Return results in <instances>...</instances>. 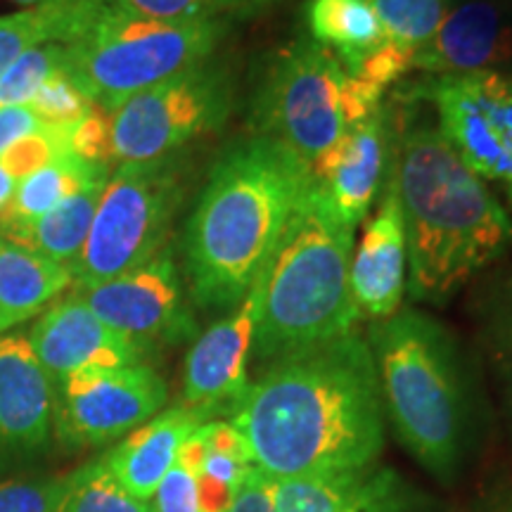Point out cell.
Masks as SVG:
<instances>
[{
    "mask_svg": "<svg viewBox=\"0 0 512 512\" xmlns=\"http://www.w3.org/2000/svg\"><path fill=\"white\" fill-rule=\"evenodd\" d=\"M230 422L259 472L309 479L380 460L387 420L368 339L358 332L264 368Z\"/></svg>",
    "mask_w": 512,
    "mask_h": 512,
    "instance_id": "6da1fadb",
    "label": "cell"
},
{
    "mask_svg": "<svg viewBox=\"0 0 512 512\" xmlns=\"http://www.w3.org/2000/svg\"><path fill=\"white\" fill-rule=\"evenodd\" d=\"M313 185L311 169L271 138L233 140L211 164L183 228L192 304L233 311L266 271Z\"/></svg>",
    "mask_w": 512,
    "mask_h": 512,
    "instance_id": "7a4b0ae2",
    "label": "cell"
},
{
    "mask_svg": "<svg viewBox=\"0 0 512 512\" xmlns=\"http://www.w3.org/2000/svg\"><path fill=\"white\" fill-rule=\"evenodd\" d=\"M408 247L406 292L441 306L512 249V216L444 133L415 126L392 169Z\"/></svg>",
    "mask_w": 512,
    "mask_h": 512,
    "instance_id": "3957f363",
    "label": "cell"
},
{
    "mask_svg": "<svg viewBox=\"0 0 512 512\" xmlns=\"http://www.w3.org/2000/svg\"><path fill=\"white\" fill-rule=\"evenodd\" d=\"M366 339L384 420L427 475L451 484L475 439V394L456 337L430 313L399 309Z\"/></svg>",
    "mask_w": 512,
    "mask_h": 512,
    "instance_id": "277c9868",
    "label": "cell"
},
{
    "mask_svg": "<svg viewBox=\"0 0 512 512\" xmlns=\"http://www.w3.org/2000/svg\"><path fill=\"white\" fill-rule=\"evenodd\" d=\"M354 230L313 185L261 275L252 354L271 366L356 332L349 283Z\"/></svg>",
    "mask_w": 512,
    "mask_h": 512,
    "instance_id": "5b68a950",
    "label": "cell"
},
{
    "mask_svg": "<svg viewBox=\"0 0 512 512\" xmlns=\"http://www.w3.org/2000/svg\"><path fill=\"white\" fill-rule=\"evenodd\" d=\"M233 24L157 19L100 3L86 27L64 43L69 74L100 110L114 107L214 57Z\"/></svg>",
    "mask_w": 512,
    "mask_h": 512,
    "instance_id": "8992f818",
    "label": "cell"
},
{
    "mask_svg": "<svg viewBox=\"0 0 512 512\" xmlns=\"http://www.w3.org/2000/svg\"><path fill=\"white\" fill-rule=\"evenodd\" d=\"M185 195L188 166L181 155L119 164L102 190L86 245L69 266L76 290L119 278L169 245Z\"/></svg>",
    "mask_w": 512,
    "mask_h": 512,
    "instance_id": "52a82bcc",
    "label": "cell"
},
{
    "mask_svg": "<svg viewBox=\"0 0 512 512\" xmlns=\"http://www.w3.org/2000/svg\"><path fill=\"white\" fill-rule=\"evenodd\" d=\"M344 79L347 69L339 57L313 38L273 50L249 95V136L290 147L311 169L347 133L339 107Z\"/></svg>",
    "mask_w": 512,
    "mask_h": 512,
    "instance_id": "ba28073f",
    "label": "cell"
},
{
    "mask_svg": "<svg viewBox=\"0 0 512 512\" xmlns=\"http://www.w3.org/2000/svg\"><path fill=\"white\" fill-rule=\"evenodd\" d=\"M238 102L233 67L207 60L140 91L110 114V164L152 162L221 131Z\"/></svg>",
    "mask_w": 512,
    "mask_h": 512,
    "instance_id": "9c48e42d",
    "label": "cell"
},
{
    "mask_svg": "<svg viewBox=\"0 0 512 512\" xmlns=\"http://www.w3.org/2000/svg\"><path fill=\"white\" fill-rule=\"evenodd\" d=\"M413 95L432 102L439 131L484 183L503 192L512 211V74L434 76Z\"/></svg>",
    "mask_w": 512,
    "mask_h": 512,
    "instance_id": "30bf717a",
    "label": "cell"
},
{
    "mask_svg": "<svg viewBox=\"0 0 512 512\" xmlns=\"http://www.w3.org/2000/svg\"><path fill=\"white\" fill-rule=\"evenodd\" d=\"M166 401V380L147 363L83 368L55 387L53 430L64 446L98 448L138 430Z\"/></svg>",
    "mask_w": 512,
    "mask_h": 512,
    "instance_id": "8fae6325",
    "label": "cell"
},
{
    "mask_svg": "<svg viewBox=\"0 0 512 512\" xmlns=\"http://www.w3.org/2000/svg\"><path fill=\"white\" fill-rule=\"evenodd\" d=\"M74 294L147 354L200 335L171 242L133 271Z\"/></svg>",
    "mask_w": 512,
    "mask_h": 512,
    "instance_id": "7c38bea8",
    "label": "cell"
},
{
    "mask_svg": "<svg viewBox=\"0 0 512 512\" xmlns=\"http://www.w3.org/2000/svg\"><path fill=\"white\" fill-rule=\"evenodd\" d=\"M261 278L228 316L195 337L185 356L181 403L207 420L238 411L249 392L254 330L259 320Z\"/></svg>",
    "mask_w": 512,
    "mask_h": 512,
    "instance_id": "4fadbf2b",
    "label": "cell"
},
{
    "mask_svg": "<svg viewBox=\"0 0 512 512\" xmlns=\"http://www.w3.org/2000/svg\"><path fill=\"white\" fill-rule=\"evenodd\" d=\"M55 387L22 335L0 337V477L22 470L50 444Z\"/></svg>",
    "mask_w": 512,
    "mask_h": 512,
    "instance_id": "5bb4252c",
    "label": "cell"
},
{
    "mask_svg": "<svg viewBox=\"0 0 512 512\" xmlns=\"http://www.w3.org/2000/svg\"><path fill=\"white\" fill-rule=\"evenodd\" d=\"M512 67V12L505 0H458L427 43L415 50L413 69L434 76L508 72Z\"/></svg>",
    "mask_w": 512,
    "mask_h": 512,
    "instance_id": "9a60e30c",
    "label": "cell"
},
{
    "mask_svg": "<svg viewBox=\"0 0 512 512\" xmlns=\"http://www.w3.org/2000/svg\"><path fill=\"white\" fill-rule=\"evenodd\" d=\"M27 339L53 387L76 370L138 366L150 356L95 316L76 294L50 306Z\"/></svg>",
    "mask_w": 512,
    "mask_h": 512,
    "instance_id": "2e32d148",
    "label": "cell"
},
{
    "mask_svg": "<svg viewBox=\"0 0 512 512\" xmlns=\"http://www.w3.org/2000/svg\"><path fill=\"white\" fill-rule=\"evenodd\" d=\"M278 512H444L394 467L380 460L351 472L309 479H273Z\"/></svg>",
    "mask_w": 512,
    "mask_h": 512,
    "instance_id": "e0dca14e",
    "label": "cell"
},
{
    "mask_svg": "<svg viewBox=\"0 0 512 512\" xmlns=\"http://www.w3.org/2000/svg\"><path fill=\"white\" fill-rule=\"evenodd\" d=\"M408 278V247L394 176L366 233L351 254L349 283L361 318L377 323L401 309Z\"/></svg>",
    "mask_w": 512,
    "mask_h": 512,
    "instance_id": "ac0fdd59",
    "label": "cell"
},
{
    "mask_svg": "<svg viewBox=\"0 0 512 512\" xmlns=\"http://www.w3.org/2000/svg\"><path fill=\"white\" fill-rule=\"evenodd\" d=\"M204 422H209L204 415L176 403L119 439L102 458L128 494L150 503L166 472L176 465L185 439Z\"/></svg>",
    "mask_w": 512,
    "mask_h": 512,
    "instance_id": "d6986e66",
    "label": "cell"
},
{
    "mask_svg": "<svg viewBox=\"0 0 512 512\" xmlns=\"http://www.w3.org/2000/svg\"><path fill=\"white\" fill-rule=\"evenodd\" d=\"M387 157L389 121L382 105L373 117L347 128V133L339 138L337 166L323 183H316L347 226L356 228L373 207Z\"/></svg>",
    "mask_w": 512,
    "mask_h": 512,
    "instance_id": "ffe728a7",
    "label": "cell"
},
{
    "mask_svg": "<svg viewBox=\"0 0 512 512\" xmlns=\"http://www.w3.org/2000/svg\"><path fill=\"white\" fill-rule=\"evenodd\" d=\"M72 285V268L0 235V332L36 316Z\"/></svg>",
    "mask_w": 512,
    "mask_h": 512,
    "instance_id": "44dd1931",
    "label": "cell"
},
{
    "mask_svg": "<svg viewBox=\"0 0 512 512\" xmlns=\"http://www.w3.org/2000/svg\"><path fill=\"white\" fill-rule=\"evenodd\" d=\"M110 166L88 162L74 152H64L53 162L34 171V174L17 181L12 197L0 214V230L27 226L41 219L43 214L60 207L64 200L74 197L76 192L91 188L93 183L110 178Z\"/></svg>",
    "mask_w": 512,
    "mask_h": 512,
    "instance_id": "7402d4cb",
    "label": "cell"
},
{
    "mask_svg": "<svg viewBox=\"0 0 512 512\" xmlns=\"http://www.w3.org/2000/svg\"><path fill=\"white\" fill-rule=\"evenodd\" d=\"M105 183L107 178L93 183L91 188L76 192L74 197L64 200L60 207L43 214L41 219L31 221L27 226L0 230V235L31 249V252L46 256L50 261L72 266L86 245L88 233H91L93 216Z\"/></svg>",
    "mask_w": 512,
    "mask_h": 512,
    "instance_id": "603a6c76",
    "label": "cell"
},
{
    "mask_svg": "<svg viewBox=\"0 0 512 512\" xmlns=\"http://www.w3.org/2000/svg\"><path fill=\"white\" fill-rule=\"evenodd\" d=\"M102 0H50L12 15H0V76L27 50L67 43L86 27Z\"/></svg>",
    "mask_w": 512,
    "mask_h": 512,
    "instance_id": "cb8c5ba5",
    "label": "cell"
},
{
    "mask_svg": "<svg viewBox=\"0 0 512 512\" xmlns=\"http://www.w3.org/2000/svg\"><path fill=\"white\" fill-rule=\"evenodd\" d=\"M304 12L313 41L332 50L342 64L382 41L368 0H309Z\"/></svg>",
    "mask_w": 512,
    "mask_h": 512,
    "instance_id": "d4e9b609",
    "label": "cell"
},
{
    "mask_svg": "<svg viewBox=\"0 0 512 512\" xmlns=\"http://www.w3.org/2000/svg\"><path fill=\"white\" fill-rule=\"evenodd\" d=\"M479 344L498 403L512 425V271L489 285L479 302Z\"/></svg>",
    "mask_w": 512,
    "mask_h": 512,
    "instance_id": "484cf974",
    "label": "cell"
},
{
    "mask_svg": "<svg viewBox=\"0 0 512 512\" xmlns=\"http://www.w3.org/2000/svg\"><path fill=\"white\" fill-rule=\"evenodd\" d=\"M53 512H152V508L128 494L100 456L62 477Z\"/></svg>",
    "mask_w": 512,
    "mask_h": 512,
    "instance_id": "4316f807",
    "label": "cell"
},
{
    "mask_svg": "<svg viewBox=\"0 0 512 512\" xmlns=\"http://www.w3.org/2000/svg\"><path fill=\"white\" fill-rule=\"evenodd\" d=\"M112 8L157 19H216V22H245L256 19L285 3V0H102Z\"/></svg>",
    "mask_w": 512,
    "mask_h": 512,
    "instance_id": "83f0119b",
    "label": "cell"
},
{
    "mask_svg": "<svg viewBox=\"0 0 512 512\" xmlns=\"http://www.w3.org/2000/svg\"><path fill=\"white\" fill-rule=\"evenodd\" d=\"M382 38L401 46L420 48L444 22L451 0H368Z\"/></svg>",
    "mask_w": 512,
    "mask_h": 512,
    "instance_id": "f1b7e54d",
    "label": "cell"
},
{
    "mask_svg": "<svg viewBox=\"0 0 512 512\" xmlns=\"http://www.w3.org/2000/svg\"><path fill=\"white\" fill-rule=\"evenodd\" d=\"M69 55L64 43H43L24 53L0 76V107L29 105L50 76L67 72Z\"/></svg>",
    "mask_w": 512,
    "mask_h": 512,
    "instance_id": "f546056e",
    "label": "cell"
},
{
    "mask_svg": "<svg viewBox=\"0 0 512 512\" xmlns=\"http://www.w3.org/2000/svg\"><path fill=\"white\" fill-rule=\"evenodd\" d=\"M27 107H31L41 117L43 124L72 128L98 105L88 98L86 91L76 83V79L67 69V72L50 76Z\"/></svg>",
    "mask_w": 512,
    "mask_h": 512,
    "instance_id": "4dcf8cb0",
    "label": "cell"
},
{
    "mask_svg": "<svg viewBox=\"0 0 512 512\" xmlns=\"http://www.w3.org/2000/svg\"><path fill=\"white\" fill-rule=\"evenodd\" d=\"M69 152V128H57V126H43L38 131L29 133V136L19 138L15 145H10L8 150L0 155V164L5 166V171L22 181L34 174V171L53 162L55 157Z\"/></svg>",
    "mask_w": 512,
    "mask_h": 512,
    "instance_id": "1f68e13d",
    "label": "cell"
},
{
    "mask_svg": "<svg viewBox=\"0 0 512 512\" xmlns=\"http://www.w3.org/2000/svg\"><path fill=\"white\" fill-rule=\"evenodd\" d=\"M415 50L411 46H401V43L377 41L373 48H368L366 53L356 55L354 60L344 62V69L347 74L358 76V79H366L375 86L387 88L392 86L394 81H399L408 69H413V57Z\"/></svg>",
    "mask_w": 512,
    "mask_h": 512,
    "instance_id": "d6a6232c",
    "label": "cell"
},
{
    "mask_svg": "<svg viewBox=\"0 0 512 512\" xmlns=\"http://www.w3.org/2000/svg\"><path fill=\"white\" fill-rule=\"evenodd\" d=\"M62 477L0 479V512H53Z\"/></svg>",
    "mask_w": 512,
    "mask_h": 512,
    "instance_id": "836d02e7",
    "label": "cell"
},
{
    "mask_svg": "<svg viewBox=\"0 0 512 512\" xmlns=\"http://www.w3.org/2000/svg\"><path fill=\"white\" fill-rule=\"evenodd\" d=\"M69 152L98 164H110V114L93 107L79 124L69 128Z\"/></svg>",
    "mask_w": 512,
    "mask_h": 512,
    "instance_id": "e575fe53",
    "label": "cell"
},
{
    "mask_svg": "<svg viewBox=\"0 0 512 512\" xmlns=\"http://www.w3.org/2000/svg\"><path fill=\"white\" fill-rule=\"evenodd\" d=\"M152 512H197L195 470L176 460L150 501Z\"/></svg>",
    "mask_w": 512,
    "mask_h": 512,
    "instance_id": "d590c367",
    "label": "cell"
},
{
    "mask_svg": "<svg viewBox=\"0 0 512 512\" xmlns=\"http://www.w3.org/2000/svg\"><path fill=\"white\" fill-rule=\"evenodd\" d=\"M382 93L384 88L375 86V83L347 74L342 86V98H339L344 126L351 128L366 121L368 117H373L382 107Z\"/></svg>",
    "mask_w": 512,
    "mask_h": 512,
    "instance_id": "8d00e7d4",
    "label": "cell"
},
{
    "mask_svg": "<svg viewBox=\"0 0 512 512\" xmlns=\"http://www.w3.org/2000/svg\"><path fill=\"white\" fill-rule=\"evenodd\" d=\"M228 512H278L273 479L254 467L245 482L240 484V489L235 491V498L230 503Z\"/></svg>",
    "mask_w": 512,
    "mask_h": 512,
    "instance_id": "74e56055",
    "label": "cell"
},
{
    "mask_svg": "<svg viewBox=\"0 0 512 512\" xmlns=\"http://www.w3.org/2000/svg\"><path fill=\"white\" fill-rule=\"evenodd\" d=\"M41 117L27 105H12V107H0V155L8 150L10 145H15L19 138L29 136V133L43 128Z\"/></svg>",
    "mask_w": 512,
    "mask_h": 512,
    "instance_id": "f35d334b",
    "label": "cell"
},
{
    "mask_svg": "<svg viewBox=\"0 0 512 512\" xmlns=\"http://www.w3.org/2000/svg\"><path fill=\"white\" fill-rule=\"evenodd\" d=\"M15 185H17L15 178H12L8 171H5V166L0 164V214H3L5 207H8Z\"/></svg>",
    "mask_w": 512,
    "mask_h": 512,
    "instance_id": "ab89813d",
    "label": "cell"
},
{
    "mask_svg": "<svg viewBox=\"0 0 512 512\" xmlns=\"http://www.w3.org/2000/svg\"><path fill=\"white\" fill-rule=\"evenodd\" d=\"M479 512H512V489L503 491L501 496H496L494 501L486 503Z\"/></svg>",
    "mask_w": 512,
    "mask_h": 512,
    "instance_id": "60d3db41",
    "label": "cell"
},
{
    "mask_svg": "<svg viewBox=\"0 0 512 512\" xmlns=\"http://www.w3.org/2000/svg\"><path fill=\"white\" fill-rule=\"evenodd\" d=\"M12 3H19V5H29V8H34V5L50 3V0H12Z\"/></svg>",
    "mask_w": 512,
    "mask_h": 512,
    "instance_id": "b9f144b4",
    "label": "cell"
},
{
    "mask_svg": "<svg viewBox=\"0 0 512 512\" xmlns=\"http://www.w3.org/2000/svg\"><path fill=\"white\" fill-rule=\"evenodd\" d=\"M0 335H3V332H0Z\"/></svg>",
    "mask_w": 512,
    "mask_h": 512,
    "instance_id": "7bdbcfd3",
    "label": "cell"
}]
</instances>
